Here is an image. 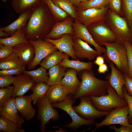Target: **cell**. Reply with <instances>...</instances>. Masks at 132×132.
Returning <instances> with one entry per match:
<instances>
[{"label": "cell", "instance_id": "6da1fadb", "mask_svg": "<svg viewBox=\"0 0 132 132\" xmlns=\"http://www.w3.org/2000/svg\"><path fill=\"white\" fill-rule=\"evenodd\" d=\"M52 16L47 6L44 2L32 9L27 24L22 29L26 39L34 41L44 40L53 26Z\"/></svg>", "mask_w": 132, "mask_h": 132}, {"label": "cell", "instance_id": "7a4b0ae2", "mask_svg": "<svg viewBox=\"0 0 132 132\" xmlns=\"http://www.w3.org/2000/svg\"><path fill=\"white\" fill-rule=\"evenodd\" d=\"M80 72L78 75L81 82L77 91L72 95L74 99H76L84 96H99L107 94V87L109 85L108 80L96 78L92 70Z\"/></svg>", "mask_w": 132, "mask_h": 132}, {"label": "cell", "instance_id": "3957f363", "mask_svg": "<svg viewBox=\"0 0 132 132\" xmlns=\"http://www.w3.org/2000/svg\"><path fill=\"white\" fill-rule=\"evenodd\" d=\"M106 51L103 55L108 63L111 62L123 73L127 74L128 70L127 49L124 42L118 40L110 43L102 44Z\"/></svg>", "mask_w": 132, "mask_h": 132}, {"label": "cell", "instance_id": "277c9868", "mask_svg": "<svg viewBox=\"0 0 132 132\" xmlns=\"http://www.w3.org/2000/svg\"><path fill=\"white\" fill-rule=\"evenodd\" d=\"M104 22L119 40L128 41L132 44V33L131 28L124 17L118 15L109 9Z\"/></svg>", "mask_w": 132, "mask_h": 132}, {"label": "cell", "instance_id": "5b68a950", "mask_svg": "<svg viewBox=\"0 0 132 132\" xmlns=\"http://www.w3.org/2000/svg\"><path fill=\"white\" fill-rule=\"evenodd\" d=\"M107 94L99 96H90L91 102L98 110L110 112L118 107L127 106V104L118 95L115 90L110 85L107 87Z\"/></svg>", "mask_w": 132, "mask_h": 132}, {"label": "cell", "instance_id": "8992f818", "mask_svg": "<svg viewBox=\"0 0 132 132\" xmlns=\"http://www.w3.org/2000/svg\"><path fill=\"white\" fill-rule=\"evenodd\" d=\"M75 99L72 94L68 95L61 101L52 103L54 108H59L66 112L71 118L72 121L64 127L75 130L83 125L90 126L95 123L94 119L86 120L79 115L74 109L73 105L75 102Z\"/></svg>", "mask_w": 132, "mask_h": 132}, {"label": "cell", "instance_id": "52a82bcc", "mask_svg": "<svg viewBox=\"0 0 132 132\" xmlns=\"http://www.w3.org/2000/svg\"><path fill=\"white\" fill-rule=\"evenodd\" d=\"M87 28L94 41L100 46L104 43H112L119 40L104 20L93 23Z\"/></svg>", "mask_w": 132, "mask_h": 132}, {"label": "cell", "instance_id": "ba28073f", "mask_svg": "<svg viewBox=\"0 0 132 132\" xmlns=\"http://www.w3.org/2000/svg\"><path fill=\"white\" fill-rule=\"evenodd\" d=\"M36 105L38 109L37 118L41 124V131L46 132L45 125L48 124L50 120H58L60 117L58 112L52 106L45 95L39 99Z\"/></svg>", "mask_w": 132, "mask_h": 132}, {"label": "cell", "instance_id": "9c48e42d", "mask_svg": "<svg viewBox=\"0 0 132 132\" xmlns=\"http://www.w3.org/2000/svg\"><path fill=\"white\" fill-rule=\"evenodd\" d=\"M128 107H118L114 109L105 116V119L100 122L96 123L95 128L92 131L94 132L98 128L104 126H109L118 124L132 128L128 120Z\"/></svg>", "mask_w": 132, "mask_h": 132}, {"label": "cell", "instance_id": "30bf717a", "mask_svg": "<svg viewBox=\"0 0 132 132\" xmlns=\"http://www.w3.org/2000/svg\"><path fill=\"white\" fill-rule=\"evenodd\" d=\"M80 102L73 106L74 109L80 117L86 120L99 118L108 114L110 112L102 111L98 110L93 104L88 96L79 98Z\"/></svg>", "mask_w": 132, "mask_h": 132}, {"label": "cell", "instance_id": "8fae6325", "mask_svg": "<svg viewBox=\"0 0 132 132\" xmlns=\"http://www.w3.org/2000/svg\"><path fill=\"white\" fill-rule=\"evenodd\" d=\"M108 6L100 8H91L77 11V19L86 27L91 24L104 20Z\"/></svg>", "mask_w": 132, "mask_h": 132}, {"label": "cell", "instance_id": "7c38bea8", "mask_svg": "<svg viewBox=\"0 0 132 132\" xmlns=\"http://www.w3.org/2000/svg\"><path fill=\"white\" fill-rule=\"evenodd\" d=\"M28 41L33 46L35 50L34 59L28 66L29 70L34 69L37 65H40L42 61L47 56L58 50L53 44L44 40Z\"/></svg>", "mask_w": 132, "mask_h": 132}, {"label": "cell", "instance_id": "4fadbf2b", "mask_svg": "<svg viewBox=\"0 0 132 132\" xmlns=\"http://www.w3.org/2000/svg\"><path fill=\"white\" fill-rule=\"evenodd\" d=\"M74 31V38L80 39L88 44L93 46L99 53V55L104 53L106 48L97 44L93 39L87 27L80 23L77 19H74L72 23Z\"/></svg>", "mask_w": 132, "mask_h": 132}, {"label": "cell", "instance_id": "5bb4252c", "mask_svg": "<svg viewBox=\"0 0 132 132\" xmlns=\"http://www.w3.org/2000/svg\"><path fill=\"white\" fill-rule=\"evenodd\" d=\"M111 72L106 76L110 85L115 90L119 96L124 99L122 88L125 83V74L121 72L112 62H109Z\"/></svg>", "mask_w": 132, "mask_h": 132}, {"label": "cell", "instance_id": "9a60e30c", "mask_svg": "<svg viewBox=\"0 0 132 132\" xmlns=\"http://www.w3.org/2000/svg\"><path fill=\"white\" fill-rule=\"evenodd\" d=\"M35 83L29 75L24 73L16 75L14 77L13 84L14 90L12 97L23 95L31 89Z\"/></svg>", "mask_w": 132, "mask_h": 132}, {"label": "cell", "instance_id": "2e32d148", "mask_svg": "<svg viewBox=\"0 0 132 132\" xmlns=\"http://www.w3.org/2000/svg\"><path fill=\"white\" fill-rule=\"evenodd\" d=\"M73 39L71 34H66L58 39L45 38L44 40L53 44L59 51L68 55L73 60H78L75 55L73 49Z\"/></svg>", "mask_w": 132, "mask_h": 132}, {"label": "cell", "instance_id": "e0dca14e", "mask_svg": "<svg viewBox=\"0 0 132 132\" xmlns=\"http://www.w3.org/2000/svg\"><path fill=\"white\" fill-rule=\"evenodd\" d=\"M73 47L75 55L78 59L94 60L99 55L98 52L92 48L88 44L81 39L73 38Z\"/></svg>", "mask_w": 132, "mask_h": 132}, {"label": "cell", "instance_id": "ac0fdd59", "mask_svg": "<svg viewBox=\"0 0 132 132\" xmlns=\"http://www.w3.org/2000/svg\"><path fill=\"white\" fill-rule=\"evenodd\" d=\"M0 115L20 126L24 121V118L19 112L14 97H12L4 105L0 107Z\"/></svg>", "mask_w": 132, "mask_h": 132}, {"label": "cell", "instance_id": "d6986e66", "mask_svg": "<svg viewBox=\"0 0 132 132\" xmlns=\"http://www.w3.org/2000/svg\"><path fill=\"white\" fill-rule=\"evenodd\" d=\"M15 100L19 112L22 117L29 121L34 117L36 110L32 104L30 95L17 97L15 98Z\"/></svg>", "mask_w": 132, "mask_h": 132}, {"label": "cell", "instance_id": "ffe728a7", "mask_svg": "<svg viewBox=\"0 0 132 132\" xmlns=\"http://www.w3.org/2000/svg\"><path fill=\"white\" fill-rule=\"evenodd\" d=\"M13 50L21 62L27 66L31 63L34 59L35 49L33 45L29 42L14 46Z\"/></svg>", "mask_w": 132, "mask_h": 132}, {"label": "cell", "instance_id": "44dd1931", "mask_svg": "<svg viewBox=\"0 0 132 132\" xmlns=\"http://www.w3.org/2000/svg\"><path fill=\"white\" fill-rule=\"evenodd\" d=\"M71 19L67 18L62 22L56 23L54 25L45 38L56 39L65 34L73 35L74 31Z\"/></svg>", "mask_w": 132, "mask_h": 132}, {"label": "cell", "instance_id": "7402d4cb", "mask_svg": "<svg viewBox=\"0 0 132 132\" xmlns=\"http://www.w3.org/2000/svg\"><path fill=\"white\" fill-rule=\"evenodd\" d=\"M77 73L76 70L69 68L66 70L64 77L59 83L65 87L71 94L73 95L76 92L81 83V81L77 77Z\"/></svg>", "mask_w": 132, "mask_h": 132}, {"label": "cell", "instance_id": "603a6c76", "mask_svg": "<svg viewBox=\"0 0 132 132\" xmlns=\"http://www.w3.org/2000/svg\"><path fill=\"white\" fill-rule=\"evenodd\" d=\"M32 9L20 13L14 21L5 27H1L2 30L11 36L18 30L22 29L26 26L30 15Z\"/></svg>", "mask_w": 132, "mask_h": 132}, {"label": "cell", "instance_id": "cb8c5ba5", "mask_svg": "<svg viewBox=\"0 0 132 132\" xmlns=\"http://www.w3.org/2000/svg\"><path fill=\"white\" fill-rule=\"evenodd\" d=\"M70 94L69 91L65 87L58 84L50 86L45 96L52 103L62 101Z\"/></svg>", "mask_w": 132, "mask_h": 132}, {"label": "cell", "instance_id": "d4e9b609", "mask_svg": "<svg viewBox=\"0 0 132 132\" xmlns=\"http://www.w3.org/2000/svg\"><path fill=\"white\" fill-rule=\"evenodd\" d=\"M69 55L65 53L63 60L59 64L65 68H71L76 70L77 73L85 70H92L93 66L92 62L80 61L78 60H71Z\"/></svg>", "mask_w": 132, "mask_h": 132}, {"label": "cell", "instance_id": "484cf974", "mask_svg": "<svg viewBox=\"0 0 132 132\" xmlns=\"http://www.w3.org/2000/svg\"><path fill=\"white\" fill-rule=\"evenodd\" d=\"M42 2V0H11V5L16 13L20 14L36 8Z\"/></svg>", "mask_w": 132, "mask_h": 132}, {"label": "cell", "instance_id": "4316f807", "mask_svg": "<svg viewBox=\"0 0 132 132\" xmlns=\"http://www.w3.org/2000/svg\"><path fill=\"white\" fill-rule=\"evenodd\" d=\"M29 43L22 29L18 30L10 36L0 39V44L4 45L13 47L19 44Z\"/></svg>", "mask_w": 132, "mask_h": 132}, {"label": "cell", "instance_id": "83f0119b", "mask_svg": "<svg viewBox=\"0 0 132 132\" xmlns=\"http://www.w3.org/2000/svg\"><path fill=\"white\" fill-rule=\"evenodd\" d=\"M65 53L57 50L50 53L41 61L40 65L46 69L58 64L63 60Z\"/></svg>", "mask_w": 132, "mask_h": 132}, {"label": "cell", "instance_id": "f1b7e54d", "mask_svg": "<svg viewBox=\"0 0 132 132\" xmlns=\"http://www.w3.org/2000/svg\"><path fill=\"white\" fill-rule=\"evenodd\" d=\"M66 68L58 64L49 69L47 84L50 86L59 84L64 76Z\"/></svg>", "mask_w": 132, "mask_h": 132}, {"label": "cell", "instance_id": "f546056e", "mask_svg": "<svg viewBox=\"0 0 132 132\" xmlns=\"http://www.w3.org/2000/svg\"><path fill=\"white\" fill-rule=\"evenodd\" d=\"M26 66L14 52L7 57L0 60V69L1 70L18 68Z\"/></svg>", "mask_w": 132, "mask_h": 132}, {"label": "cell", "instance_id": "4dcf8cb0", "mask_svg": "<svg viewBox=\"0 0 132 132\" xmlns=\"http://www.w3.org/2000/svg\"><path fill=\"white\" fill-rule=\"evenodd\" d=\"M49 87L44 82L35 83L31 89L33 93L30 95L34 105H36L39 99L45 95Z\"/></svg>", "mask_w": 132, "mask_h": 132}, {"label": "cell", "instance_id": "1f68e13d", "mask_svg": "<svg viewBox=\"0 0 132 132\" xmlns=\"http://www.w3.org/2000/svg\"><path fill=\"white\" fill-rule=\"evenodd\" d=\"M23 73L30 76L36 83L44 82L47 84L48 77L46 69L41 66L37 69L32 70L24 71Z\"/></svg>", "mask_w": 132, "mask_h": 132}, {"label": "cell", "instance_id": "d6a6232c", "mask_svg": "<svg viewBox=\"0 0 132 132\" xmlns=\"http://www.w3.org/2000/svg\"><path fill=\"white\" fill-rule=\"evenodd\" d=\"M25 132L21 126L7 119L2 116H0V132Z\"/></svg>", "mask_w": 132, "mask_h": 132}, {"label": "cell", "instance_id": "836d02e7", "mask_svg": "<svg viewBox=\"0 0 132 132\" xmlns=\"http://www.w3.org/2000/svg\"><path fill=\"white\" fill-rule=\"evenodd\" d=\"M56 5L66 12L74 19H77V11L69 0H52Z\"/></svg>", "mask_w": 132, "mask_h": 132}, {"label": "cell", "instance_id": "e575fe53", "mask_svg": "<svg viewBox=\"0 0 132 132\" xmlns=\"http://www.w3.org/2000/svg\"><path fill=\"white\" fill-rule=\"evenodd\" d=\"M109 0H89L82 2L78 6V11L91 8H100L108 6Z\"/></svg>", "mask_w": 132, "mask_h": 132}, {"label": "cell", "instance_id": "d590c367", "mask_svg": "<svg viewBox=\"0 0 132 132\" xmlns=\"http://www.w3.org/2000/svg\"><path fill=\"white\" fill-rule=\"evenodd\" d=\"M42 2L47 5L54 17L62 19L66 18L68 16L67 13L55 5L52 0H42Z\"/></svg>", "mask_w": 132, "mask_h": 132}, {"label": "cell", "instance_id": "8d00e7d4", "mask_svg": "<svg viewBox=\"0 0 132 132\" xmlns=\"http://www.w3.org/2000/svg\"><path fill=\"white\" fill-rule=\"evenodd\" d=\"M123 14L131 28L132 22V0H122Z\"/></svg>", "mask_w": 132, "mask_h": 132}, {"label": "cell", "instance_id": "74e56055", "mask_svg": "<svg viewBox=\"0 0 132 132\" xmlns=\"http://www.w3.org/2000/svg\"><path fill=\"white\" fill-rule=\"evenodd\" d=\"M13 90V86L0 88V107L4 105L12 97Z\"/></svg>", "mask_w": 132, "mask_h": 132}, {"label": "cell", "instance_id": "f35d334b", "mask_svg": "<svg viewBox=\"0 0 132 132\" xmlns=\"http://www.w3.org/2000/svg\"><path fill=\"white\" fill-rule=\"evenodd\" d=\"M108 7L110 10L115 14L121 16L123 15L122 0H109Z\"/></svg>", "mask_w": 132, "mask_h": 132}, {"label": "cell", "instance_id": "ab89813d", "mask_svg": "<svg viewBox=\"0 0 132 132\" xmlns=\"http://www.w3.org/2000/svg\"><path fill=\"white\" fill-rule=\"evenodd\" d=\"M126 46L128 58V70L127 75L132 78V45L129 42H123Z\"/></svg>", "mask_w": 132, "mask_h": 132}, {"label": "cell", "instance_id": "60d3db41", "mask_svg": "<svg viewBox=\"0 0 132 132\" xmlns=\"http://www.w3.org/2000/svg\"><path fill=\"white\" fill-rule=\"evenodd\" d=\"M122 91L124 100L127 103L129 108L128 120L130 123L132 121V97L128 93L125 85L123 87Z\"/></svg>", "mask_w": 132, "mask_h": 132}, {"label": "cell", "instance_id": "b9f144b4", "mask_svg": "<svg viewBox=\"0 0 132 132\" xmlns=\"http://www.w3.org/2000/svg\"><path fill=\"white\" fill-rule=\"evenodd\" d=\"M25 69V66L16 69H12L0 71V76L18 75L23 73Z\"/></svg>", "mask_w": 132, "mask_h": 132}, {"label": "cell", "instance_id": "7bdbcfd3", "mask_svg": "<svg viewBox=\"0 0 132 132\" xmlns=\"http://www.w3.org/2000/svg\"><path fill=\"white\" fill-rule=\"evenodd\" d=\"M13 46L11 45H3L0 47V60L6 58L13 52Z\"/></svg>", "mask_w": 132, "mask_h": 132}, {"label": "cell", "instance_id": "ee69618b", "mask_svg": "<svg viewBox=\"0 0 132 132\" xmlns=\"http://www.w3.org/2000/svg\"><path fill=\"white\" fill-rule=\"evenodd\" d=\"M14 77L11 76H0V87L3 88L8 87L13 84Z\"/></svg>", "mask_w": 132, "mask_h": 132}, {"label": "cell", "instance_id": "f6af8a7d", "mask_svg": "<svg viewBox=\"0 0 132 132\" xmlns=\"http://www.w3.org/2000/svg\"><path fill=\"white\" fill-rule=\"evenodd\" d=\"M125 86L128 94L132 97V78L125 74Z\"/></svg>", "mask_w": 132, "mask_h": 132}, {"label": "cell", "instance_id": "bcb514c9", "mask_svg": "<svg viewBox=\"0 0 132 132\" xmlns=\"http://www.w3.org/2000/svg\"><path fill=\"white\" fill-rule=\"evenodd\" d=\"M109 128L113 130L116 132H132V128L123 125H121L120 127L117 128L115 125H110Z\"/></svg>", "mask_w": 132, "mask_h": 132}, {"label": "cell", "instance_id": "7dc6e473", "mask_svg": "<svg viewBox=\"0 0 132 132\" xmlns=\"http://www.w3.org/2000/svg\"><path fill=\"white\" fill-rule=\"evenodd\" d=\"M105 58L103 55H98L94 61V63L98 66H100L105 63Z\"/></svg>", "mask_w": 132, "mask_h": 132}, {"label": "cell", "instance_id": "c3c4849f", "mask_svg": "<svg viewBox=\"0 0 132 132\" xmlns=\"http://www.w3.org/2000/svg\"><path fill=\"white\" fill-rule=\"evenodd\" d=\"M97 70L99 74H104L108 70V66L106 64L104 63L99 66Z\"/></svg>", "mask_w": 132, "mask_h": 132}, {"label": "cell", "instance_id": "681fc988", "mask_svg": "<svg viewBox=\"0 0 132 132\" xmlns=\"http://www.w3.org/2000/svg\"><path fill=\"white\" fill-rule=\"evenodd\" d=\"M73 5L78 6L82 0H69Z\"/></svg>", "mask_w": 132, "mask_h": 132}, {"label": "cell", "instance_id": "f907efd6", "mask_svg": "<svg viewBox=\"0 0 132 132\" xmlns=\"http://www.w3.org/2000/svg\"><path fill=\"white\" fill-rule=\"evenodd\" d=\"M9 35L5 32L3 31L1 29V27L0 28V37H5V38L9 37Z\"/></svg>", "mask_w": 132, "mask_h": 132}, {"label": "cell", "instance_id": "816d5d0a", "mask_svg": "<svg viewBox=\"0 0 132 132\" xmlns=\"http://www.w3.org/2000/svg\"><path fill=\"white\" fill-rule=\"evenodd\" d=\"M2 2H6L7 0H1Z\"/></svg>", "mask_w": 132, "mask_h": 132}, {"label": "cell", "instance_id": "f5cc1de1", "mask_svg": "<svg viewBox=\"0 0 132 132\" xmlns=\"http://www.w3.org/2000/svg\"><path fill=\"white\" fill-rule=\"evenodd\" d=\"M131 32H132V23L131 26Z\"/></svg>", "mask_w": 132, "mask_h": 132}, {"label": "cell", "instance_id": "db71d44e", "mask_svg": "<svg viewBox=\"0 0 132 132\" xmlns=\"http://www.w3.org/2000/svg\"><path fill=\"white\" fill-rule=\"evenodd\" d=\"M88 0H82V2L85 1H88Z\"/></svg>", "mask_w": 132, "mask_h": 132}, {"label": "cell", "instance_id": "11a10c76", "mask_svg": "<svg viewBox=\"0 0 132 132\" xmlns=\"http://www.w3.org/2000/svg\"><path fill=\"white\" fill-rule=\"evenodd\" d=\"M130 123H132V121L130 122Z\"/></svg>", "mask_w": 132, "mask_h": 132}, {"label": "cell", "instance_id": "9f6ffc18", "mask_svg": "<svg viewBox=\"0 0 132 132\" xmlns=\"http://www.w3.org/2000/svg\"></svg>", "mask_w": 132, "mask_h": 132}]
</instances>
